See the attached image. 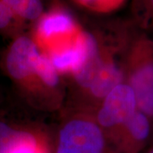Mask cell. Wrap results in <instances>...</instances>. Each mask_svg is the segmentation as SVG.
<instances>
[{"label":"cell","instance_id":"cell-1","mask_svg":"<svg viewBox=\"0 0 153 153\" xmlns=\"http://www.w3.org/2000/svg\"><path fill=\"white\" fill-rule=\"evenodd\" d=\"M129 69L126 83L134 94L137 108L153 120V41L138 42Z\"/></svg>","mask_w":153,"mask_h":153},{"label":"cell","instance_id":"cell-2","mask_svg":"<svg viewBox=\"0 0 153 153\" xmlns=\"http://www.w3.org/2000/svg\"><path fill=\"white\" fill-rule=\"evenodd\" d=\"M55 153H106L104 134L94 123L72 120L60 131Z\"/></svg>","mask_w":153,"mask_h":153},{"label":"cell","instance_id":"cell-3","mask_svg":"<svg viewBox=\"0 0 153 153\" xmlns=\"http://www.w3.org/2000/svg\"><path fill=\"white\" fill-rule=\"evenodd\" d=\"M137 110L134 94L126 82H123L105 97L98 121L105 128L123 126Z\"/></svg>","mask_w":153,"mask_h":153},{"label":"cell","instance_id":"cell-4","mask_svg":"<svg viewBox=\"0 0 153 153\" xmlns=\"http://www.w3.org/2000/svg\"><path fill=\"white\" fill-rule=\"evenodd\" d=\"M81 31L69 13L55 10L39 18L37 37L44 44H57L75 38Z\"/></svg>","mask_w":153,"mask_h":153},{"label":"cell","instance_id":"cell-5","mask_svg":"<svg viewBox=\"0 0 153 153\" xmlns=\"http://www.w3.org/2000/svg\"><path fill=\"white\" fill-rule=\"evenodd\" d=\"M38 51L36 43L26 36L17 38L11 44L6 56V68L16 80H22L33 73V64Z\"/></svg>","mask_w":153,"mask_h":153},{"label":"cell","instance_id":"cell-6","mask_svg":"<svg viewBox=\"0 0 153 153\" xmlns=\"http://www.w3.org/2000/svg\"><path fill=\"white\" fill-rule=\"evenodd\" d=\"M88 34L80 32L71 40L55 45L49 57L57 71H76L87 52Z\"/></svg>","mask_w":153,"mask_h":153},{"label":"cell","instance_id":"cell-7","mask_svg":"<svg viewBox=\"0 0 153 153\" xmlns=\"http://www.w3.org/2000/svg\"><path fill=\"white\" fill-rule=\"evenodd\" d=\"M123 127L122 153H140L149 142L152 134V120L137 110Z\"/></svg>","mask_w":153,"mask_h":153},{"label":"cell","instance_id":"cell-8","mask_svg":"<svg viewBox=\"0 0 153 153\" xmlns=\"http://www.w3.org/2000/svg\"><path fill=\"white\" fill-rule=\"evenodd\" d=\"M105 61L99 54L97 41L92 34H88L87 52L80 66L74 71L76 82L81 86L89 88L98 71Z\"/></svg>","mask_w":153,"mask_h":153},{"label":"cell","instance_id":"cell-9","mask_svg":"<svg viewBox=\"0 0 153 153\" xmlns=\"http://www.w3.org/2000/svg\"><path fill=\"white\" fill-rule=\"evenodd\" d=\"M123 82V73L120 68L113 62H104L89 89L94 95L102 98Z\"/></svg>","mask_w":153,"mask_h":153},{"label":"cell","instance_id":"cell-10","mask_svg":"<svg viewBox=\"0 0 153 153\" xmlns=\"http://www.w3.org/2000/svg\"><path fill=\"white\" fill-rule=\"evenodd\" d=\"M15 16L22 20L35 21L43 16L44 6L41 0H3Z\"/></svg>","mask_w":153,"mask_h":153},{"label":"cell","instance_id":"cell-11","mask_svg":"<svg viewBox=\"0 0 153 153\" xmlns=\"http://www.w3.org/2000/svg\"><path fill=\"white\" fill-rule=\"evenodd\" d=\"M49 56L39 53L33 64V73H36L49 87H55L59 82L58 72Z\"/></svg>","mask_w":153,"mask_h":153},{"label":"cell","instance_id":"cell-12","mask_svg":"<svg viewBox=\"0 0 153 153\" xmlns=\"http://www.w3.org/2000/svg\"><path fill=\"white\" fill-rule=\"evenodd\" d=\"M31 134L17 130L3 122H0V153H8L18 143L27 138Z\"/></svg>","mask_w":153,"mask_h":153},{"label":"cell","instance_id":"cell-13","mask_svg":"<svg viewBox=\"0 0 153 153\" xmlns=\"http://www.w3.org/2000/svg\"><path fill=\"white\" fill-rule=\"evenodd\" d=\"M8 153H47L44 144L32 134L18 143Z\"/></svg>","mask_w":153,"mask_h":153},{"label":"cell","instance_id":"cell-14","mask_svg":"<svg viewBox=\"0 0 153 153\" xmlns=\"http://www.w3.org/2000/svg\"><path fill=\"white\" fill-rule=\"evenodd\" d=\"M134 7L141 23L153 32V0H134Z\"/></svg>","mask_w":153,"mask_h":153},{"label":"cell","instance_id":"cell-15","mask_svg":"<svg viewBox=\"0 0 153 153\" xmlns=\"http://www.w3.org/2000/svg\"><path fill=\"white\" fill-rule=\"evenodd\" d=\"M80 4L97 11H110L114 10L125 0H76Z\"/></svg>","mask_w":153,"mask_h":153},{"label":"cell","instance_id":"cell-16","mask_svg":"<svg viewBox=\"0 0 153 153\" xmlns=\"http://www.w3.org/2000/svg\"><path fill=\"white\" fill-rule=\"evenodd\" d=\"M15 17V15L5 3L0 0V30L8 27Z\"/></svg>","mask_w":153,"mask_h":153},{"label":"cell","instance_id":"cell-17","mask_svg":"<svg viewBox=\"0 0 153 153\" xmlns=\"http://www.w3.org/2000/svg\"><path fill=\"white\" fill-rule=\"evenodd\" d=\"M146 153H153V147L150 148V149H149Z\"/></svg>","mask_w":153,"mask_h":153}]
</instances>
